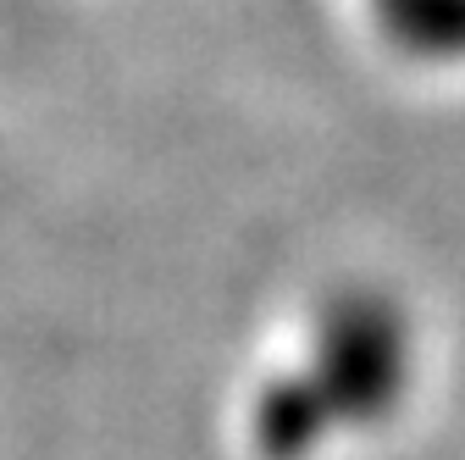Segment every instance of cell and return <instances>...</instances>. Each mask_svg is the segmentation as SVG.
<instances>
[{
	"mask_svg": "<svg viewBox=\"0 0 465 460\" xmlns=\"http://www.w3.org/2000/svg\"><path fill=\"white\" fill-rule=\"evenodd\" d=\"M377 17L404 55L427 62L465 55V0H377Z\"/></svg>",
	"mask_w": 465,
	"mask_h": 460,
	"instance_id": "2",
	"label": "cell"
},
{
	"mask_svg": "<svg viewBox=\"0 0 465 460\" xmlns=\"http://www.w3.org/2000/svg\"><path fill=\"white\" fill-rule=\"evenodd\" d=\"M404 372H411V338H404L399 311L377 295L338 300L311 338L305 366H294L261 394V460H305L322 438L388 416L404 388Z\"/></svg>",
	"mask_w": 465,
	"mask_h": 460,
	"instance_id": "1",
	"label": "cell"
}]
</instances>
